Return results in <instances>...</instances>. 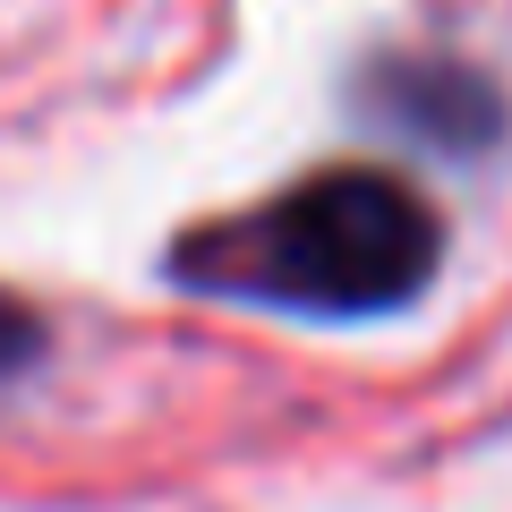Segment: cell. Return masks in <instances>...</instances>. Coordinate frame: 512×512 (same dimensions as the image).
<instances>
[{"label": "cell", "instance_id": "obj_1", "mask_svg": "<svg viewBox=\"0 0 512 512\" xmlns=\"http://www.w3.org/2000/svg\"><path fill=\"white\" fill-rule=\"evenodd\" d=\"M444 231L427 197L393 171H316L274 205L197 231L171 265L197 291L274 299L299 316H384L436 282Z\"/></svg>", "mask_w": 512, "mask_h": 512}, {"label": "cell", "instance_id": "obj_2", "mask_svg": "<svg viewBox=\"0 0 512 512\" xmlns=\"http://www.w3.org/2000/svg\"><path fill=\"white\" fill-rule=\"evenodd\" d=\"M376 94H384V120L419 128V137H444V146H478L495 128V94L461 69H376Z\"/></svg>", "mask_w": 512, "mask_h": 512}, {"label": "cell", "instance_id": "obj_3", "mask_svg": "<svg viewBox=\"0 0 512 512\" xmlns=\"http://www.w3.org/2000/svg\"><path fill=\"white\" fill-rule=\"evenodd\" d=\"M35 350H43L35 316H26V308H9V299H0V376H18V367L35 359Z\"/></svg>", "mask_w": 512, "mask_h": 512}]
</instances>
